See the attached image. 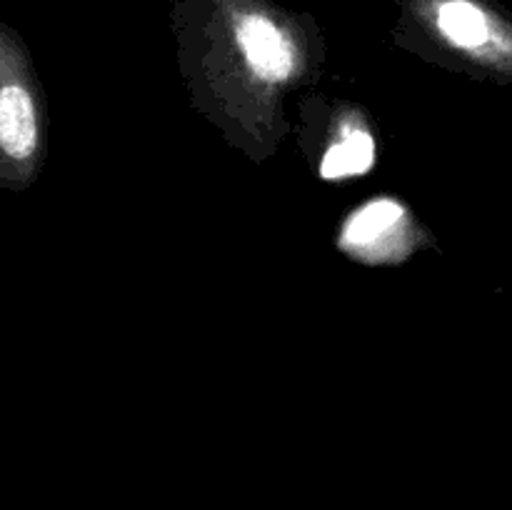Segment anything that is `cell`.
<instances>
[{"label":"cell","mask_w":512,"mask_h":510,"mask_svg":"<svg viewBox=\"0 0 512 510\" xmlns=\"http://www.w3.org/2000/svg\"><path fill=\"white\" fill-rule=\"evenodd\" d=\"M48 150V110L30 50L0 20V188L25 190L38 180Z\"/></svg>","instance_id":"cell-3"},{"label":"cell","mask_w":512,"mask_h":510,"mask_svg":"<svg viewBox=\"0 0 512 510\" xmlns=\"http://www.w3.org/2000/svg\"><path fill=\"white\" fill-rule=\"evenodd\" d=\"M395 40L445 68L512 83V13L500 0H398Z\"/></svg>","instance_id":"cell-2"},{"label":"cell","mask_w":512,"mask_h":510,"mask_svg":"<svg viewBox=\"0 0 512 510\" xmlns=\"http://www.w3.org/2000/svg\"><path fill=\"white\" fill-rule=\"evenodd\" d=\"M170 18L195 103L265 158L283 138V100L323 65L318 20L275 0H173Z\"/></svg>","instance_id":"cell-1"},{"label":"cell","mask_w":512,"mask_h":510,"mask_svg":"<svg viewBox=\"0 0 512 510\" xmlns=\"http://www.w3.org/2000/svg\"><path fill=\"white\" fill-rule=\"evenodd\" d=\"M328 138L320 143L315 173L325 183L363 178L378 163V143L368 118L355 105L340 103L325 125Z\"/></svg>","instance_id":"cell-5"},{"label":"cell","mask_w":512,"mask_h":510,"mask_svg":"<svg viewBox=\"0 0 512 510\" xmlns=\"http://www.w3.org/2000/svg\"><path fill=\"white\" fill-rule=\"evenodd\" d=\"M428 243L418 215L393 195H375L350 210L335 238L345 258L363 265L405 263Z\"/></svg>","instance_id":"cell-4"}]
</instances>
